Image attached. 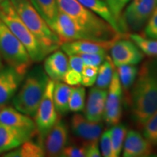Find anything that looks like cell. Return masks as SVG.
<instances>
[{
    "label": "cell",
    "instance_id": "1",
    "mask_svg": "<svg viewBox=\"0 0 157 157\" xmlns=\"http://www.w3.org/2000/svg\"><path fill=\"white\" fill-rule=\"evenodd\" d=\"M131 88L132 119L143 127L157 110V58L143 63Z\"/></svg>",
    "mask_w": 157,
    "mask_h": 157
},
{
    "label": "cell",
    "instance_id": "2",
    "mask_svg": "<svg viewBox=\"0 0 157 157\" xmlns=\"http://www.w3.org/2000/svg\"><path fill=\"white\" fill-rule=\"evenodd\" d=\"M59 10L75 21L90 40L114 42L124 37L105 20L79 3L77 0H56Z\"/></svg>",
    "mask_w": 157,
    "mask_h": 157
},
{
    "label": "cell",
    "instance_id": "3",
    "mask_svg": "<svg viewBox=\"0 0 157 157\" xmlns=\"http://www.w3.org/2000/svg\"><path fill=\"white\" fill-rule=\"evenodd\" d=\"M44 68L36 66L28 71L22 83L13 98L14 107L29 117L36 114L49 81Z\"/></svg>",
    "mask_w": 157,
    "mask_h": 157
},
{
    "label": "cell",
    "instance_id": "4",
    "mask_svg": "<svg viewBox=\"0 0 157 157\" xmlns=\"http://www.w3.org/2000/svg\"><path fill=\"white\" fill-rule=\"evenodd\" d=\"M17 15L36 37L48 56L60 48L62 42L39 14L29 0H10Z\"/></svg>",
    "mask_w": 157,
    "mask_h": 157
},
{
    "label": "cell",
    "instance_id": "5",
    "mask_svg": "<svg viewBox=\"0 0 157 157\" xmlns=\"http://www.w3.org/2000/svg\"><path fill=\"white\" fill-rule=\"evenodd\" d=\"M0 19L22 43L33 63L40 62L46 58L47 52L17 15L10 0L0 3Z\"/></svg>",
    "mask_w": 157,
    "mask_h": 157
},
{
    "label": "cell",
    "instance_id": "6",
    "mask_svg": "<svg viewBox=\"0 0 157 157\" xmlns=\"http://www.w3.org/2000/svg\"><path fill=\"white\" fill-rule=\"evenodd\" d=\"M0 56L7 66L25 76L33 63L29 52L0 19Z\"/></svg>",
    "mask_w": 157,
    "mask_h": 157
},
{
    "label": "cell",
    "instance_id": "7",
    "mask_svg": "<svg viewBox=\"0 0 157 157\" xmlns=\"http://www.w3.org/2000/svg\"><path fill=\"white\" fill-rule=\"evenodd\" d=\"M54 85L53 80L49 79L44 95L34 117L39 140L42 144L45 136L58 120V113L53 101Z\"/></svg>",
    "mask_w": 157,
    "mask_h": 157
},
{
    "label": "cell",
    "instance_id": "8",
    "mask_svg": "<svg viewBox=\"0 0 157 157\" xmlns=\"http://www.w3.org/2000/svg\"><path fill=\"white\" fill-rule=\"evenodd\" d=\"M157 6V0H132L122 13L121 25L124 34L139 31L146 24Z\"/></svg>",
    "mask_w": 157,
    "mask_h": 157
},
{
    "label": "cell",
    "instance_id": "9",
    "mask_svg": "<svg viewBox=\"0 0 157 157\" xmlns=\"http://www.w3.org/2000/svg\"><path fill=\"white\" fill-rule=\"evenodd\" d=\"M122 87L117 71H114L107 90L103 119L108 126H114L120 122L122 117Z\"/></svg>",
    "mask_w": 157,
    "mask_h": 157
},
{
    "label": "cell",
    "instance_id": "10",
    "mask_svg": "<svg viewBox=\"0 0 157 157\" xmlns=\"http://www.w3.org/2000/svg\"><path fill=\"white\" fill-rule=\"evenodd\" d=\"M111 60L115 66L124 65H136L142 61L144 53L129 39H118L111 45Z\"/></svg>",
    "mask_w": 157,
    "mask_h": 157
},
{
    "label": "cell",
    "instance_id": "11",
    "mask_svg": "<svg viewBox=\"0 0 157 157\" xmlns=\"http://www.w3.org/2000/svg\"><path fill=\"white\" fill-rule=\"evenodd\" d=\"M50 28L58 35L62 44L71 41L90 40L75 21L60 10L58 11L56 18L50 25Z\"/></svg>",
    "mask_w": 157,
    "mask_h": 157
},
{
    "label": "cell",
    "instance_id": "12",
    "mask_svg": "<svg viewBox=\"0 0 157 157\" xmlns=\"http://www.w3.org/2000/svg\"><path fill=\"white\" fill-rule=\"evenodd\" d=\"M68 139L67 124L63 120L58 119L43 141L45 155L48 156H60L63 149L66 146Z\"/></svg>",
    "mask_w": 157,
    "mask_h": 157
},
{
    "label": "cell",
    "instance_id": "13",
    "mask_svg": "<svg viewBox=\"0 0 157 157\" xmlns=\"http://www.w3.org/2000/svg\"><path fill=\"white\" fill-rule=\"evenodd\" d=\"M72 132L84 141V144L97 142L103 131V125L100 122L90 121L80 113L73 115L71 121Z\"/></svg>",
    "mask_w": 157,
    "mask_h": 157
},
{
    "label": "cell",
    "instance_id": "14",
    "mask_svg": "<svg viewBox=\"0 0 157 157\" xmlns=\"http://www.w3.org/2000/svg\"><path fill=\"white\" fill-rule=\"evenodd\" d=\"M24 76L10 66L0 71V105L5 106L13 99Z\"/></svg>",
    "mask_w": 157,
    "mask_h": 157
},
{
    "label": "cell",
    "instance_id": "15",
    "mask_svg": "<svg viewBox=\"0 0 157 157\" xmlns=\"http://www.w3.org/2000/svg\"><path fill=\"white\" fill-rule=\"evenodd\" d=\"M36 135H38L37 132H31L0 124V154L17 148Z\"/></svg>",
    "mask_w": 157,
    "mask_h": 157
},
{
    "label": "cell",
    "instance_id": "16",
    "mask_svg": "<svg viewBox=\"0 0 157 157\" xmlns=\"http://www.w3.org/2000/svg\"><path fill=\"white\" fill-rule=\"evenodd\" d=\"M153 151V145L144 135L132 129L127 131L124 143V157H147Z\"/></svg>",
    "mask_w": 157,
    "mask_h": 157
},
{
    "label": "cell",
    "instance_id": "17",
    "mask_svg": "<svg viewBox=\"0 0 157 157\" xmlns=\"http://www.w3.org/2000/svg\"><path fill=\"white\" fill-rule=\"evenodd\" d=\"M113 42H100L92 40H75L63 42L60 48L66 55L81 56L88 53H106Z\"/></svg>",
    "mask_w": 157,
    "mask_h": 157
},
{
    "label": "cell",
    "instance_id": "18",
    "mask_svg": "<svg viewBox=\"0 0 157 157\" xmlns=\"http://www.w3.org/2000/svg\"><path fill=\"white\" fill-rule=\"evenodd\" d=\"M106 97V90L101 89L97 86L90 89L84 112V117L88 120L101 122L103 117Z\"/></svg>",
    "mask_w": 157,
    "mask_h": 157
},
{
    "label": "cell",
    "instance_id": "19",
    "mask_svg": "<svg viewBox=\"0 0 157 157\" xmlns=\"http://www.w3.org/2000/svg\"><path fill=\"white\" fill-rule=\"evenodd\" d=\"M0 124L31 132H37L35 121L15 107L6 105L2 107L0 112Z\"/></svg>",
    "mask_w": 157,
    "mask_h": 157
},
{
    "label": "cell",
    "instance_id": "20",
    "mask_svg": "<svg viewBox=\"0 0 157 157\" xmlns=\"http://www.w3.org/2000/svg\"><path fill=\"white\" fill-rule=\"evenodd\" d=\"M43 68L50 79L54 82L63 81L68 69V59L66 53L58 49L52 52L45 58Z\"/></svg>",
    "mask_w": 157,
    "mask_h": 157
},
{
    "label": "cell",
    "instance_id": "21",
    "mask_svg": "<svg viewBox=\"0 0 157 157\" xmlns=\"http://www.w3.org/2000/svg\"><path fill=\"white\" fill-rule=\"evenodd\" d=\"M77 1L84 7H87V9L90 10L95 14L99 15L100 17L105 20L118 33L122 34L121 32L120 27L113 17V15L110 12L105 1H103V0H77Z\"/></svg>",
    "mask_w": 157,
    "mask_h": 157
},
{
    "label": "cell",
    "instance_id": "22",
    "mask_svg": "<svg viewBox=\"0 0 157 157\" xmlns=\"http://www.w3.org/2000/svg\"><path fill=\"white\" fill-rule=\"evenodd\" d=\"M71 87L63 81L55 82L53 101L58 114L65 115L69 111V98Z\"/></svg>",
    "mask_w": 157,
    "mask_h": 157
},
{
    "label": "cell",
    "instance_id": "23",
    "mask_svg": "<svg viewBox=\"0 0 157 157\" xmlns=\"http://www.w3.org/2000/svg\"><path fill=\"white\" fill-rule=\"evenodd\" d=\"M45 156L43 144L39 141L34 142L32 139L25 141L17 148L5 153L7 157H42Z\"/></svg>",
    "mask_w": 157,
    "mask_h": 157
},
{
    "label": "cell",
    "instance_id": "24",
    "mask_svg": "<svg viewBox=\"0 0 157 157\" xmlns=\"http://www.w3.org/2000/svg\"><path fill=\"white\" fill-rule=\"evenodd\" d=\"M31 5L42 16L49 26L52 24L59 9L56 0H29Z\"/></svg>",
    "mask_w": 157,
    "mask_h": 157
},
{
    "label": "cell",
    "instance_id": "25",
    "mask_svg": "<svg viewBox=\"0 0 157 157\" xmlns=\"http://www.w3.org/2000/svg\"><path fill=\"white\" fill-rule=\"evenodd\" d=\"M113 66L111 57L106 55L105 60L98 68L97 78H96V86L101 89L106 90L109 88L113 75Z\"/></svg>",
    "mask_w": 157,
    "mask_h": 157
},
{
    "label": "cell",
    "instance_id": "26",
    "mask_svg": "<svg viewBox=\"0 0 157 157\" xmlns=\"http://www.w3.org/2000/svg\"><path fill=\"white\" fill-rule=\"evenodd\" d=\"M109 132L112 144V157H118L119 156L123 148L127 132V128L124 125L118 124L111 127Z\"/></svg>",
    "mask_w": 157,
    "mask_h": 157
},
{
    "label": "cell",
    "instance_id": "27",
    "mask_svg": "<svg viewBox=\"0 0 157 157\" xmlns=\"http://www.w3.org/2000/svg\"><path fill=\"white\" fill-rule=\"evenodd\" d=\"M139 49L147 56L157 58V39H150L142 35L131 34L127 35Z\"/></svg>",
    "mask_w": 157,
    "mask_h": 157
},
{
    "label": "cell",
    "instance_id": "28",
    "mask_svg": "<svg viewBox=\"0 0 157 157\" xmlns=\"http://www.w3.org/2000/svg\"><path fill=\"white\" fill-rule=\"evenodd\" d=\"M138 68L135 65H124L117 67V73L122 89L128 90L132 87L137 78Z\"/></svg>",
    "mask_w": 157,
    "mask_h": 157
},
{
    "label": "cell",
    "instance_id": "29",
    "mask_svg": "<svg viewBox=\"0 0 157 157\" xmlns=\"http://www.w3.org/2000/svg\"><path fill=\"white\" fill-rule=\"evenodd\" d=\"M86 91L84 87L77 86L71 88L69 98V111L78 113L83 111L85 105Z\"/></svg>",
    "mask_w": 157,
    "mask_h": 157
},
{
    "label": "cell",
    "instance_id": "30",
    "mask_svg": "<svg viewBox=\"0 0 157 157\" xmlns=\"http://www.w3.org/2000/svg\"><path fill=\"white\" fill-rule=\"evenodd\" d=\"M143 135L153 146H157V110L142 127Z\"/></svg>",
    "mask_w": 157,
    "mask_h": 157
},
{
    "label": "cell",
    "instance_id": "31",
    "mask_svg": "<svg viewBox=\"0 0 157 157\" xmlns=\"http://www.w3.org/2000/svg\"><path fill=\"white\" fill-rule=\"evenodd\" d=\"M130 1L131 0H105L110 12L120 27L121 34L124 36L125 34L121 25V15H122L124 8Z\"/></svg>",
    "mask_w": 157,
    "mask_h": 157
},
{
    "label": "cell",
    "instance_id": "32",
    "mask_svg": "<svg viewBox=\"0 0 157 157\" xmlns=\"http://www.w3.org/2000/svg\"><path fill=\"white\" fill-rule=\"evenodd\" d=\"M98 66L84 65L83 69L82 71V81L81 84L84 87H92L95 83L97 78Z\"/></svg>",
    "mask_w": 157,
    "mask_h": 157
},
{
    "label": "cell",
    "instance_id": "33",
    "mask_svg": "<svg viewBox=\"0 0 157 157\" xmlns=\"http://www.w3.org/2000/svg\"><path fill=\"white\" fill-rule=\"evenodd\" d=\"M143 34L147 38L157 39V6L147 21Z\"/></svg>",
    "mask_w": 157,
    "mask_h": 157
},
{
    "label": "cell",
    "instance_id": "34",
    "mask_svg": "<svg viewBox=\"0 0 157 157\" xmlns=\"http://www.w3.org/2000/svg\"><path fill=\"white\" fill-rule=\"evenodd\" d=\"M82 58L84 65L99 67L105 60L106 53H88L79 56Z\"/></svg>",
    "mask_w": 157,
    "mask_h": 157
},
{
    "label": "cell",
    "instance_id": "35",
    "mask_svg": "<svg viewBox=\"0 0 157 157\" xmlns=\"http://www.w3.org/2000/svg\"><path fill=\"white\" fill-rule=\"evenodd\" d=\"M101 155L104 157H112V144L109 130H105L101 138Z\"/></svg>",
    "mask_w": 157,
    "mask_h": 157
},
{
    "label": "cell",
    "instance_id": "36",
    "mask_svg": "<svg viewBox=\"0 0 157 157\" xmlns=\"http://www.w3.org/2000/svg\"><path fill=\"white\" fill-rule=\"evenodd\" d=\"M60 156L63 157H86L84 146H68L63 149Z\"/></svg>",
    "mask_w": 157,
    "mask_h": 157
},
{
    "label": "cell",
    "instance_id": "37",
    "mask_svg": "<svg viewBox=\"0 0 157 157\" xmlns=\"http://www.w3.org/2000/svg\"><path fill=\"white\" fill-rule=\"evenodd\" d=\"M82 74L79 72L68 68L65 74L63 82L70 86H78L81 84Z\"/></svg>",
    "mask_w": 157,
    "mask_h": 157
},
{
    "label": "cell",
    "instance_id": "38",
    "mask_svg": "<svg viewBox=\"0 0 157 157\" xmlns=\"http://www.w3.org/2000/svg\"><path fill=\"white\" fill-rule=\"evenodd\" d=\"M84 65V64L83 60H82V58L79 56H68V68L82 73Z\"/></svg>",
    "mask_w": 157,
    "mask_h": 157
},
{
    "label": "cell",
    "instance_id": "39",
    "mask_svg": "<svg viewBox=\"0 0 157 157\" xmlns=\"http://www.w3.org/2000/svg\"><path fill=\"white\" fill-rule=\"evenodd\" d=\"M84 146L85 147L86 157H100L102 156L98 146V141L84 144Z\"/></svg>",
    "mask_w": 157,
    "mask_h": 157
},
{
    "label": "cell",
    "instance_id": "40",
    "mask_svg": "<svg viewBox=\"0 0 157 157\" xmlns=\"http://www.w3.org/2000/svg\"><path fill=\"white\" fill-rule=\"evenodd\" d=\"M4 67V64H3V59L2 58V56H0V71Z\"/></svg>",
    "mask_w": 157,
    "mask_h": 157
},
{
    "label": "cell",
    "instance_id": "41",
    "mask_svg": "<svg viewBox=\"0 0 157 157\" xmlns=\"http://www.w3.org/2000/svg\"><path fill=\"white\" fill-rule=\"evenodd\" d=\"M2 105H0V112H1V110H2Z\"/></svg>",
    "mask_w": 157,
    "mask_h": 157
},
{
    "label": "cell",
    "instance_id": "42",
    "mask_svg": "<svg viewBox=\"0 0 157 157\" xmlns=\"http://www.w3.org/2000/svg\"><path fill=\"white\" fill-rule=\"evenodd\" d=\"M4 1H5V0H0V3H2V2H4Z\"/></svg>",
    "mask_w": 157,
    "mask_h": 157
}]
</instances>
